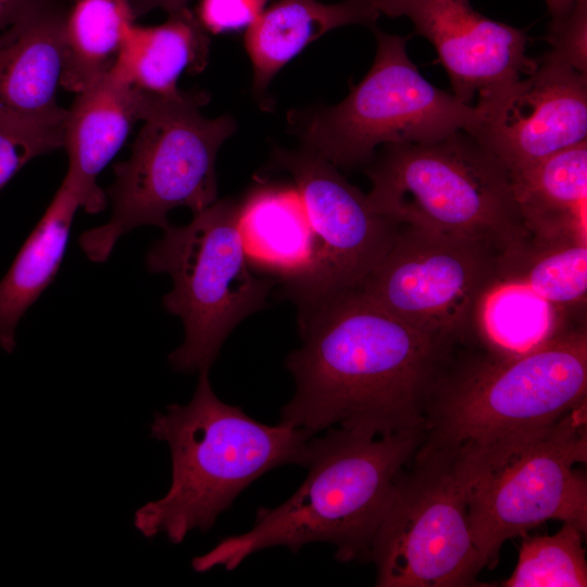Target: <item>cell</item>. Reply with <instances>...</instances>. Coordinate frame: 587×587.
Here are the masks:
<instances>
[{"label": "cell", "instance_id": "cell-7", "mask_svg": "<svg viewBox=\"0 0 587 587\" xmlns=\"http://www.w3.org/2000/svg\"><path fill=\"white\" fill-rule=\"evenodd\" d=\"M373 30L374 62L342 101L289 112V127L301 147L337 168L353 170L365 167L379 146L428 142L457 130L472 134L479 108L422 76L407 52L410 36Z\"/></svg>", "mask_w": 587, "mask_h": 587}, {"label": "cell", "instance_id": "cell-3", "mask_svg": "<svg viewBox=\"0 0 587 587\" xmlns=\"http://www.w3.org/2000/svg\"><path fill=\"white\" fill-rule=\"evenodd\" d=\"M309 445L308 475L276 508H260L251 529L220 540L191 566L233 571L248 557L272 547L291 552L312 542L335 548L341 562H370L376 530L400 472L419 448L423 433L374 435L329 427Z\"/></svg>", "mask_w": 587, "mask_h": 587}, {"label": "cell", "instance_id": "cell-19", "mask_svg": "<svg viewBox=\"0 0 587 587\" xmlns=\"http://www.w3.org/2000/svg\"><path fill=\"white\" fill-rule=\"evenodd\" d=\"M209 46L207 29L185 8L170 13L161 25L135 24L110 73L147 95L176 97L182 92L179 76L205 67Z\"/></svg>", "mask_w": 587, "mask_h": 587}, {"label": "cell", "instance_id": "cell-15", "mask_svg": "<svg viewBox=\"0 0 587 587\" xmlns=\"http://www.w3.org/2000/svg\"><path fill=\"white\" fill-rule=\"evenodd\" d=\"M161 97L147 95L110 72L76 93L63 126L68 154L64 179L76 191L80 208L98 213L105 196L97 184L100 172L114 158L132 126L143 121Z\"/></svg>", "mask_w": 587, "mask_h": 587}, {"label": "cell", "instance_id": "cell-24", "mask_svg": "<svg viewBox=\"0 0 587 587\" xmlns=\"http://www.w3.org/2000/svg\"><path fill=\"white\" fill-rule=\"evenodd\" d=\"M583 323L570 321L525 285L498 279L479 303L475 346L500 354H520Z\"/></svg>", "mask_w": 587, "mask_h": 587}, {"label": "cell", "instance_id": "cell-27", "mask_svg": "<svg viewBox=\"0 0 587 587\" xmlns=\"http://www.w3.org/2000/svg\"><path fill=\"white\" fill-rule=\"evenodd\" d=\"M547 40L552 54L587 74V0H576L564 16L551 18Z\"/></svg>", "mask_w": 587, "mask_h": 587}, {"label": "cell", "instance_id": "cell-21", "mask_svg": "<svg viewBox=\"0 0 587 587\" xmlns=\"http://www.w3.org/2000/svg\"><path fill=\"white\" fill-rule=\"evenodd\" d=\"M510 179L529 234L587 233V141L550 154Z\"/></svg>", "mask_w": 587, "mask_h": 587}, {"label": "cell", "instance_id": "cell-16", "mask_svg": "<svg viewBox=\"0 0 587 587\" xmlns=\"http://www.w3.org/2000/svg\"><path fill=\"white\" fill-rule=\"evenodd\" d=\"M73 1L27 15L0 37V115L64 124L58 102L64 53V21Z\"/></svg>", "mask_w": 587, "mask_h": 587}, {"label": "cell", "instance_id": "cell-10", "mask_svg": "<svg viewBox=\"0 0 587 587\" xmlns=\"http://www.w3.org/2000/svg\"><path fill=\"white\" fill-rule=\"evenodd\" d=\"M587 404L489 464L472 466L469 520L484 567L503 544L548 521L587 530Z\"/></svg>", "mask_w": 587, "mask_h": 587}, {"label": "cell", "instance_id": "cell-29", "mask_svg": "<svg viewBox=\"0 0 587 587\" xmlns=\"http://www.w3.org/2000/svg\"><path fill=\"white\" fill-rule=\"evenodd\" d=\"M59 1L62 0H0V37L27 15Z\"/></svg>", "mask_w": 587, "mask_h": 587}, {"label": "cell", "instance_id": "cell-23", "mask_svg": "<svg viewBox=\"0 0 587 587\" xmlns=\"http://www.w3.org/2000/svg\"><path fill=\"white\" fill-rule=\"evenodd\" d=\"M136 15L130 0H75L63 27L61 87L78 93L108 74Z\"/></svg>", "mask_w": 587, "mask_h": 587}, {"label": "cell", "instance_id": "cell-1", "mask_svg": "<svg viewBox=\"0 0 587 587\" xmlns=\"http://www.w3.org/2000/svg\"><path fill=\"white\" fill-rule=\"evenodd\" d=\"M295 303L301 346L286 358L295 392L279 423L312 435L329 427L424 433L432 390L455 349L400 321L360 287Z\"/></svg>", "mask_w": 587, "mask_h": 587}, {"label": "cell", "instance_id": "cell-17", "mask_svg": "<svg viewBox=\"0 0 587 587\" xmlns=\"http://www.w3.org/2000/svg\"><path fill=\"white\" fill-rule=\"evenodd\" d=\"M238 230L252 267L283 285L290 300L310 285L317 239L295 186L257 185L239 203Z\"/></svg>", "mask_w": 587, "mask_h": 587}, {"label": "cell", "instance_id": "cell-8", "mask_svg": "<svg viewBox=\"0 0 587 587\" xmlns=\"http://www.w3.org/2000/svg\"><path fill=\"white\" fill-rule=\"evenodd\" d=\"M238 211V202L217 199L188 224L163 229L147 253V268L173 282L162 304L185 329L184 342L168 355L177 372L210 370L232 330L266 305L276 284L249 262Z\"/></svg>", "mask_w": 587, "mask_h": 587}, {"label": "cell", "instance_id": "cell-12", "mask_svg": "<svg viewBox=\"0 0 587 587\" xmlns=\"http://www.w3.org/2000/svg\"><path fill=\"white\" fill-rule=\"evenodd\" d=\"M271 163L292 178L319 246L314 276L291 300L359 287L386 255L400 225L375 211L335 165L307 148L276 147Z\"/></svg>", "mask_w": 587, "mask_h": 587}, {"label": "cell", "instance_id": "cell-9", "mask_svg": "<svg viewBox=\"0 0 587 587\" xmlns=\"http://www.w3.org/2000/svg\"><path fill=\"white\" fill-rule=\"evenodd\" d=\"M471 482L462 458L416 449L373 539L375 586L477 585L484 564L469 520Z\"/></svg>", "mask_w": 587, "mask_h": 587}, {"label": "cell", "instance_id": "cell-6", "mask_svg": "<svg viewBox=\"0 0 587 587\" xmlns=\"http://www.w3.org/2000/svg\"><path fill=\"white\" fill-rule=\"evenodd\" d=\"M208 101L205 92L182 91L152 107L129 158L113 166L110 221L78 238L89 260L104 262L117 240L136 227L167 228L173 209L185 207L196 214L217 200L216 157L237 124L228 114L202 115Z\"/></svg>", "mask_w": 587, "mask_h": 587}, {"label": "cell", "instance_id": "cell-4", "mask_svg": "<svg viewBox=\"0 0 587 587\" xmlns=\"http://www.w3.org/2000/svg\"><path fill=\"white\" fill-rule=\"evenodd\" d=\"M172 458L167 492L139 508L135 527L147 538L164 534L180 544L193 529L208 532L235 498L266 472L285 464L305 466L314 436L282 423L255 421L213 391L209 370L199 372L192 399L166 407L150 425Z\"/></svg>", "mask_w": 587, "mask_h": 587}, {"label": "cell", "instance_id": "cell-11", "mask_svg": "<svg viewBox=\"0 0 587 587\" xmlns=\"http://www.w3.org/2000/svg\"><path fill=\"white\" fill-rule=\"evenodd\" d=\"M501 257L483 241L400 225L359 287L425 336L453 349L471 347L479 303L500 277Z\"/></svg>", "mask_w": 587, "mask_h": 587}, {"label": "cell", "instance_id": "cell-14", "mask_svg": "<svg viewBox=\"0 0 587 587\" xmlns=\"http://www.w3.org/2000/svg\"><path fill=\"white\" fill-rule=\"evenodd\" d=\"M379 14L407 16L428 39L450 78L453 95L471 103L492 89L533 73L524 30L490 20L469 0H372Z\"/></svg>", "mask_w": 587, "mask_h": 587}, {"label": "cell", "instance_id": "cell-18", "mask_svg": "<svg viewBox=\"0 0 587 587\" xmlns=\"http://www.w3.org/2000/svg\"><path fill=\"white\" fill-rule=\"evenodd\" d=\"M378 11L372 0H280L248 26L245 45L253 67L252 89L264 95L270 83L292 58L326 33L349 24L372 26Z\"/></svg>", "mask_w": 587, "mask_h": 587}, {"label": "cell", "instance_id": "cell-20", "mask_svg": "<svg viewBox=\"0 0 587 587\" xmlns=\"http://www.w3.org/2000/svg\"><path fill=\"white\" fill-rule=\"evenodd\" d=\"M79 198L63 179L40 221L0 280V347L15 348L16 326L54 279L63 260Z\"/></svg>", "mask_w": 587, "mask_h": 587}, {"label": "cell", "instance_id": "cell-28", "mask_svg": "<svg viewBox=\"0 0 587 587\" xmlns=\"http://www.w3.org/2000/svg\"><path fill=\"white\" fill-rule=\"evenodd\" d=\"M266 0H201L198 20L207 32L222 33L250 25Z\"/></svg>", "mask_w": 587, "mask_h": 587}, {"label": "cell", "instance_id": "cell-22", "mask_svg": "<svg viewBox=\"0 0 587 587\" xmlns=\"http://www.w3.org/2000/svg\"><path fill=\"white\" fill-rule=\"evenodd\" d=\"M499 279L519 282L570 321L586 322L587 233L529 234L501 257Z\"/></svg>", "mask_w": 587, "mask_h": 587}, {"label": "cell", "instance_id": "cell-13", "mask_svg": "<svg viewBox=\"0 0 587 587\" xmlns=\"http://www.w3.org/2000/svg\"><path fill=\"white\" fill-rule=\"evenodd\" d=\"M473 135L508 171L587 141V74L550 51L536 70L478 96Z\"/></svg>", "mask_w": 587, "mask_h": 587}, {"label": "cell", "instance_id": "cell-2", "mask_svg": "<svg viewBox=\"0 0 587 587\" xmlns=\"http://www.w3.org/2000/svg\"><path fill=\"white\" fill-rule=\"evenodd\" d=\"M585 404L586 323L514 355L460 347L432 390L417 450L485 465Z\"/></svg>", "mask_w": 587, "mask_h": 587}, {"label": "cell", "instance_id": "cell-31", "mask_svg": "<svg viewBox=\"0 0 587 587\" xmlns=\"http://www.w3.org/2000/svg\"><path fill=\"white\" fill-rule=\"evenodd\" d=\"M551 18H559L570 12L576 0H545Z\"/></svg>", "mask_w": 587, "mask_h": 587}, {"label": "cell", "instance_id": "cell-5", "mask_svg": "<svg viewBox=\"0 0 587 587\" xmlns=\"http://www.w3.org/2000/svg\"><path fill=\"white\" fill-rule=\"evenodd\" d=\"M364 168L371 205L398 225L483 241L502 255L529 235L508 171L465 130L385 145Z\"/></svg>", "mask_w": 587, "mask_h": 587}, {"label": "cell", "instance_id": "cell-30", "mask_svg": "<svg viewBox=\"0 0 587 587\" xmlns=\"http://www.w3.org/2000/svg\"><path fill=\"white\" fill-rule=\"evenodd\" d=\"M190 0H130L136 13L161 8L168 14L188 8Z\"/></svg>", "mask_w": 587, "mask_h": 587}, {"label": "cell", "instance_id": "cell-25", "mask_svg": "<svg viewBox=\"0 0 587 587\" xmlns=\"http://www.w3.org/2000/svg\"><path fill=\"white\" fill-rule=\"evenodd\" d=\"M585 535L571 523L553 535H522L516 566L502 586L586 587Z\"/></svg>", "mask_w": 587, "mask_h": 587}, {"label": "cell", "instance_id": "cell-26", "mask_svg": "<svg viewBox=\"0 0 587 587\" xmlns=\"http://www.w3.org/2000/svg\"><path fill=\"white\" fill-rule=\"evenodd\" d=\"M63 126L0 115V191L30 160L63 147Z\"/></svg>", "mask_w": 587, "mask_h": 587}]
</instances>
